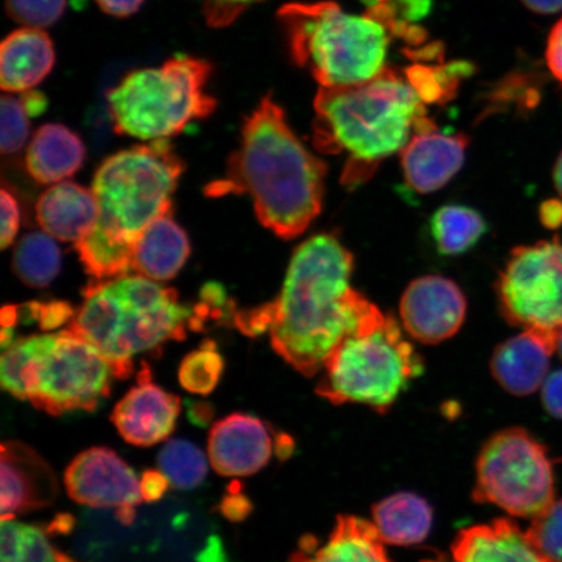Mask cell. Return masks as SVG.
<instances>
[{
	"mask_svg": "<svg viewBox=\"0 0 562 562\" xmlns=\"http://www.w3.org/2000/svg\"><path fill=\"white\" fill-rule=\"evenodd\" d=\"M188 416L196 426H207L214 417L213 406L202 402H188Z\"/></svg>",
	"mask_w": 562,
	"mask_h": 562,
	"instance_id": "cell-45",
	"label": "cell"
},
{
	"mask_svg": "<svg viewBox=\"0 0 562 562\" xmlns=\"http://www.w3.org/2000/svg\"><path fill=\"white\" fill-rule=\"evenodd\" d=\"M293 451V441L291 437H288V435L281 434L279 437H277L276 441V452L279 457V459H288L292 454Z\"/></svg>",
	"mask_w": 562,
	"mask_h": 562,
	"instance_id": "cell-49",
	"label": "cell"
},
{
	"mask_svg": "<svg viewBox=\"0 0 562 562\" xmlns=\"http://www.w3.org/2000/svg\"><path fill=\"white\" fill-rule=\"evenodd\" d=\"M65 483L72 501L91 508L136 507L144 501L136 473L105 447L76 456L67 468Z\"/></svg>",
	"mask_w": 562,
	"mask_h": 562,
	"instance_id": "cell-12",
	"label": "cell"
},
{
	"mask_svg": "<svg viewBox=\"0 0 562 562\" xmlns=\"http://www.w3.org/2000/svg\"><path fill=\"white\" fill-rule=\"evenodd\" d=\"M75 313L67 302L54 301L50 304H38L37 319L44 331H53L72 321Z\"/></svg>",
	"mask_w": 562,
	"mask_h": 562,
	"instance_id": "cell-37",
	"label": "cell"
},
{
	"mask_svg": "<svg viewBox=\"0 0 562 562\" xmlns=\"http://www.w3.org/2000/svg\"><path fill=\"white\" fill-rule=\"evenodd\" d=\"M180 411V398L154 384L149 368L144 367L137 385L116 404L111 420L130 445L153 447L170 438Z\"/></svg>",
	"mask_w": 562,
	"mask_h": 562,
	"instance_id": "cell-15",
	"label": "cell"
},
{
	"mask_svg": "<svg viewBox=\"0 0 562 562\" xmlns=\"http://www.w3.org/2000/svg\"><path fill=\"white\" fill-rule=\"evenodd\" d=\"M207 316L206 304L191 308L181 304L172 288L124 276L89 284L66 329L100 351L115 376L124 379L133 372V357L184 340L188 329L199 331Z\"/></svg>",
	"mask_w": 562,
	"mask_h": 562,
	"instance_id": "cell-4",
	"label": "cell"
},
{
	"mask_svg": "<svg viewBox=\"0 0 562 562\" xmlns=\"http://www.w3.org/2000/svg\"><path fill=\"white\" fill-rule=\"evenodd\" d=\"M262 0H205L203 13L209 25L223 27L234 23L248 7Z\"/></svg>",
	"mask_w": 562,
	"mask_h": 562,
	"instance_id": "cell-35",
	"label": "cell"
},
{
	"mask_svg": "<svg viewBox=\"0 0 562 562\" xmlns=\"http://www.w3.org/2000/svg\"><path fill=\"white\" fill-rule=\"evenodd\" d=\"M0 205H2V234H0V246L2 249L9 248V246L15 240L21 223V214L19 202L13 194L2 189L0 194Z\"/></svg>",
	"mask_w": 562,
	"mask_h": 562,
	"instance_id": "cell-36",
	"label": "cell"
},
{
	"mask_svg": "<svg viewBox=\"0 0 562 562\" xmlns=\"http://www.w3.org/2000/svg\"><path fill=\"white\" fill-rule=\"evenodd\" d=\"M422 370L424 362L397 322L378 311L329 356L316 393L335 405L385 413Z\"/></svg>",
	"mask_w": 562,
	"mask_h": 562,
	"instance_id": "cell-8",
	"label": "cell"
},
{
	"mask_svg": "<svg viewBox=\"0 0 562 562\" xmlns=\"http://www.w3.org/2000/svg\"><path fill=\"white\" fill-rule=\"evenodd\" d=\"M557 346L542 335L524 331L504 341L491 360V372L505 391L529 396L546 382Z\"/></svg>",
	"mask_w": 562,
	"mask_h": 562,
	"instance_id": "cell-20",
	"label": "cell"
},
{
	"mask_svg": "<svg viewBox=\"0 0 562 562\" xmlns=\"http://www.w3.org/2000/svg\"><path fill=\"white\" fill-rule=\"evenodd\" d=\"M101 210L93 191L72 181L46 189L35 205V217L55 240L79 243L100 221Z\"/></svg>",
	"mask_w": 562,
	"mask_h": 562,
	"instance_id": "cell-18",
	"label": "cell"
},
{
	"mask_svg": "<svg viewBox=\"0 0 562 562\" xmlns=\"http://www.w3.org/2000/svg\"><path fill=\"white\" fill-rule=\"evenodd\" d=\"M67 0H5L9 16L31 27H47L65 13Z\"/></svg>",
	"mask_w": 562,
	"mask_h": 562,
	"instance_id": "cell-34",
	"label": "cell"
},
{
	"mask_svg": "<svg viewBox=\"0 0 562 562\" xmlns=\"http://www.w3.org/2000/svg\"><path fill=\"white\" fill-rule=\"evenodd\" d=\"M372 518L384 543L413 546L424 542L430 533L432 509L424 497L398 492L375 504Z\"/></svg>",
	"mask_w": 562,
	"mask_h": 562,
	"instance_id": "cell-25",
	"label": "cell"
},
{
	"mask_svg": "<svg viewBox=\"0 0 562 562\" xmlns=\"http://www.w3.org/2000/svg\"><path fill=\"white\" fill-rule=\"evenodd\" d=\"M540 221L543 226L557 229L562 226V201L548 200L540 206Z\"/></svg>",
	"mask_w": 562,
	"mask_h": 562,
	"instance_id": "cell-44",
	"label": "cell"
},
{
	"mask_svg": "<svg viewBox=\"0 0 562 562\" xmlns=\"http://www.w3.org/2000/svg\"><path fill=\"white\" fill-rule=\"evenodd\" d=\"M279 18L293 61L322 88L358 86L385 69L390 32L368 12L348 15L335 2L288 3Z\"/></svg>",
	"mask_w": 562,
	"mask_h": 562,
	"instance_id": "cell-5",
	"label": "cell"
},
{
	"mask_svg": "<svg viewBox=\"0 0 562 562\" xmlns=\"http://www.w3.org/2000/svg\"><path fill=\"white\" fill-rule=\"evenodd\" d=\"M54 240L45 231H34L18 243L12 267L24 284L45 288L59 276L61 252Z\"/></svg>",
	"mask_w": 562,
	"mask_h": 562,
	"instance_id": "cell-27",
	"label": "cell"
},
{
	"mask_svg": "<svg viewBox=\"0 0 562 562\" xmlns=\"http://www.w3.org/2000/svg\"><path fill=\"white\" fill-rule=\"evenodd\" d=\"M184 164L168 139L131 147L105 159L93 180L101 215L95 234L135 250L143 232L172 210Z\"/></svg>",
	"mask_w": 562,
	"mask_h": 562,
	"instance_id": "cell-6",
	"label": "cell"
},
{
	"mask_svg": "<svg viewBox=\"0 0 562 562\" xmlns=\"http://www.w3.org/2000/svg\"><path fill=\"white\" fill-rule=\"evenodd\" d=\"M114 368L93 346L63 329L30 336V356L23 370L26 400L37 409L61 416L93 412L109 397Z\"/></svg>",
	"mask_w": 562,
	"mask_h": 562,
	"instance_id": "cell-9",
	"label": "cell"
},
{
	"mask_svg": "<svg viewBox=\"0 0 562 562\" xmlns=\"http://www.w3.org/2000/svg\"><path fill=\"white\" fill-rule=\"evenodd\" d=\"M428 228L440 255L453 257L473 249L487 234L488 224L472 207L446 205L435 211Z\"/></svg>",
	"mask_w": 562,
	"mask_h": 562,
	"instance_id": "cell-26",
	"label": "cell"
},
{
	"mask_svg": "<svg viewBox=\"0 0 562 562\" xmlns=\"http://www.w3.org/2000/svg\"><path fill=\"white\" fill-rule=\"evenodd\" d=\"M220 510L224 517L232 522H241L250 516L252 504L248 496L238 492V494H229L223 497L220 504Z\"/></svg>",
	"mask_w": 562,
	"mask_h": 562,
	"instance_id": "cell-41",
	"label": "cell"
},
{
	"mask_svg": "<svg viewBox=\"0 0 562 562\" xmlns=\"http://www.w3.org/2000/svg\"><path fill=\"white\" fill-rule=\"evenodd\" d=\"M422 562H454V560L452 561H449L445 558H435V559H427V560H424Z\"/></svg>",
	"mask_w": 562,
	"mask_h": 562,
	"instance_id": "cell-52",
	"label": "cell"
},
{
	"mask_svg": "<svg viewBox=\"0 0 562 562\" xmlns=\"http://www.w3.org/2000/svg\"><path fill=\"white\" fill-rule=\"evenodd\" d=\"M2 562H59L58 553L37 526L2 518Z\"/></svg>",
	"mask_w": 562,
	"mask_h": 562,
	"instance_id": "cell-29",
	"label": "cell"
},
{
	"mask_svg": "<svg viewBox=\"0 0 562 562\" xmlns=\"http://www.w3.org/2000/svg\"><path fill=\"white\" fill-rule=\"evenodd\" d=\"M75 519L69 515L56 516L53 524L48 526V532L50 533H67L74 529Z\"/></svg>",
	"mask_w": 562,
	"mask_h": 562,
	"instance_id": "cell-48",
	"label": "cell"
},
{
	"mask_svg": "<svg viewBox=\"0 0 562 562\" xmlns=\"http://www.w3.org/2000/svg\"><path fill=\"white\" fill-rule=\"evenodd\" d=\"M115 516L117 518V521H121L123 525H131L133 521H135L136 509L135 507L117 508L115 512Z\"/></svg>",
	"mask_w": 562,
	"mask_h": 562,
	"instance_id": "cell-50",
	"label": "cell"
},
{
	"mask_svg": "<svg viewBox=\"0 0 562 562\" xmlns=\"http://www.w3.org/2000/svg\"><path fill=\"white\" fill-rule=\"evenodd\" d=\"M314 110V147L347 157L341 176L347 187L363 184L384 159L402 153L427 116L406 76L390 68L358 86L321 88Z\"/></svg>",
	"mask_w": 562,
	"mask_h": 562,
	"instance_id": "cell-3",
	"label": "cell"
},
{
	"mask_svg": "<svg viewBox=\"0 0 562 562\" xmlns=\"http://www.w3.org/2000/svg\"><path fill=\"white\" fill-rule=\"evenodd\" d=\"M158 467L175 488L200 487L207 475V461L201 449L184 439H171L158 454Z\"/></svg>",
	"mask_w": 562,
	"mask_h": 562,
	"instance_id": "cell-28",
	"label": "cell"
},
{
	"mask_svg": "<svg viewBox=\"0 0 562 562\" xmlns=\"http://www.w3.org/2000/svg\"><path fill=\"white\" fill-rule=\"evenodd\" d=\"M224 370V360L213 340L202 342L200 349L189 353L179 369V382L193 395L207 396L216 389Z\"/></svg>",
	"mask_w": 562,
	"mask_h": 562,
	"instance_id": "cell-31",
	"label": "cell"
},
{
	"mask_svg": "<svg viewBox=\"0 0 562 562\" xmlns=\"http://www.w3.org/2000/svg\"><path fill=\"white\" fill-rule=\"evenodd\" d=\"M276 441L261 419L244 413L231 414L211 427L209 460L217 474L249 476L270 462Z\"/></svg>",
	"mask_w": 562,
	"mask_h": 562,
	"instance_id": "cell-16",
	"label": "cell"
},
{
	"mask_svg": "<svg viewBox=\"0 0 562 562\" xmlns=\"http://www.w3.org/2000/svg\"><path fill=\"white\" fill-rule=\"evenodd\" d=\"M553 182L557 187L558 192L562 199V151L553 167Z\"/></svg>",
	"mask_w": 562,
	"mask_h": 562,
	"instance_id": "cell-51",
	"label": "cell"
},
{
	"mask_svg": "<svg viewBox=\"0 0 562 562\" xmlns=\"http://www.w3.org/2000/svg\"><path fill=\"white\" fill-rule=\"evenodd\" d=\"M454 562H553L510 519L462 530L452 546Z\"/></svg>",
	"mask_w": 562,
	"mask_h": 562,
	"instance_id": "cell-21",
	"label": "cell"
},
{
	"mask_svg": "<svg viewBox=\"0 0 562 562\" xmlns=\"http://www.w3.org/2000/svg\"><path fill=\"white\" fill-rule=\"evenodd\" d=\"M469 143L463 133L440 132L430 117H422L400 153L406 186L419 194L446 187L461 170Z\"/></svg>",
	"mask_w": 562,
	"mask_h": 562,
	"instance_id": "cell-14",
	"label": "cell"
},
{
	"mask_svg": "<svg viewBox=\"0 0 562 562\" xmlns=\"http://www.w3.org/2000/svg\"><path fill=\"white\" fill-rule=\"evenodd\" d=\"M467 299L453 280L439 276L412 281L400 302V316L413 339L439 344L463 325Z\"/></svg>",
	"mask_w": 562,
	"mask_h": 562,
	"instance_id": "cell-13",
	"label": "cell"
},
{
	"mask_svg": "<svg viewBox=\"0 0 562 562\" xmlns=\"http://www.w3.org/2000/svg\"><path fill=\"white\" fill-rule=\"evenodd\" d=\"M522 3L540 15H552L562 11V0H522Z\"/></svg>",
	"mask_w": 562,
	"mask_h": 562,
	"instance_id": "cell-47",
	"label": "cell"
},
{
	"mask_svg": "<svg viewBox=\"0 0 562 562\" xmlns=\"http://www.w3.org/2000/svg\"><path fill=\"white\" fill-rule=\"evenodd\" d=\"M501 311L512 326L546 337L558 348L562 331V243L513 249L497 280Z\"/></svg>",
	"mask_w": 562,
	"mask_h": 562,
	"instance_id": "cell-11",
	"label": "cell"
},
{
	"mask_svg": "<svg viewBox=\"0 0 562 562\" xmlns=\"http://www.w3.org/2000/svg\"><path fill=\"white\" fill-rule=\"evenodd\" d=\"M191 256L186 231L173 221L172 210L157 217L139 236L133 258L137 276L165 283L173 279Z\"/></svg>",
	"mask_w": 562,
	"mask_h": 562,
	"instance_id": "cell-23",
	"label": "cell"
},
{
	"mask_svg": "<svg viewBox=\"0 0 562 562\" xmlns=\"http://www.w3.org/2000/svg\"><path fill=\"white\" fill-rule=\"evenodd\" d=\"M20 98L31 117L41 115L47 108L46 97L40 91H25V93H21Z\"/></svg>",
	"mask_w": 562,
	"mask_h": 562,
	"instance_id": "cell-46",
	"label": "cell"
},
{
	"mask_svg": "<svg viewBox=\"0 0 562 562\" xmlns=\"http://www.w3.org/2000/svg\"><path fill=\"white\" fill-rule=\"evenodd\" d=\"M355 259L335 235L301 244L276 301L236 315L245 335L269 334L271 346L300 374L314 376L340 344L379 308L350 286Z\"/></svg>",
	"mask_w": 562,
	"mask_h": 562,
	"instance_id": "cell-1",
	"label": "cell"
},
{
	"mask_svg": "<svg viewBox=\"0 0 562 562\" xmlns=\"http://www.w3.org/2000/svg\"><path fill=\"white\" fill-rule=\"evenodd\" d=\"M526 532L548 559L562 562V501L553 502L539 516L533 517Z\"/></svg>",
	"mask_w": 562,
	"mask_h": 562,
	"instance_id": "cell-32",
	"label": "cell"
},
{
	"mask_svg": "<svg viewBox=\"0 0 562 562\" xmlns=\"http://www.w3.org/2000/svg\"><path fill=\"white\" fill-rule=\"evenodd\" d=\"M100 9L115 18H128L136 13L145 0H95Z\"/></svg>",
	"mask_w": 562,
	"mask_h": 562,
	"instance_id": "cell-42",
	"label": "cell"
},
{
	"mask_svg": "<svg viewBox=\"0 0 562 562\" xmlns=\"http://www.w3.org/2000/svg\"><path fill=\"white\" fill-rule=\"evenodd\" d=\"M211 76L207 60L188 55H176L158 68L133 70L109 91L116 132L143 140L179 135L188 124L213 114Z\"/></svg>",
	"mask_w": 562,
	"mask_h": 562,
	"instance_id": "cell-7",
	"label": "cell"
},
{
	"mask_svg": "<svg viewBox=\"0 0 562 562\" xmlns=\"http://www.w3.org/2000/svg\"><path fill=\"white\" fill-rule=\"evenodd\" d=\"M542 402L552 417L562 419V370L554 371L546 379Z\"/></svg>",
	"mask_w": 562,
	"mask_h": 562,
	"instance_id": "cell-39",
	"label": "cell"
},
{
	"mask_svg": "<svg viewBox=\"0 0 562 562\" xmlns=\"http://www.w3.org/2000/svg\"><path fill=\"white\" fill-rule=\"evenodd\" d=\"M472 74L469 63H451L440 66H413L405 76L425 104L446 103L457 93L463 77Z\"/></svg>",
	"mask_w": 562,
	"mask_h": 562,
	"instance_id": "cell-30",
	"label": "cell"
},
{
	"mask_svg": "<svg viewBox=\"0 0 562 562\" xmlns=\"http://www.w3.org/2000/svg\"><path fill=\"white\" fill-rule=\"evenodd\" d=\"M2 154L10 156L16 154L25 146L27 137H30L31 123L30 114L25 109L21 98L10 94L2 97Z\"/></svg>",
	"mask_w": 562,
	"mask_h": 562,
	"instance_id": "cell-33",
	"label": "cell"
},
{
	"mask_svg": "<svg viewBox=\"0 0 562 562\" xmlns=\"http://www.w3.org/2000/svg\"><path fill=\"white\" fill-rule=\"evenodd\" d=\"M86 146L74 131L63 124H45L34 133L25 154V167L32 179L44 186L58 184L80 170Z\"/></svg>",
	"mask_w": 562,
	"mask_h": 562,
	"instance_id": "cell-24",
	"label": "cell"
},
{
	"mask_svg": "<svg viewBox=\"0 0 562 562\" xmlns=\"http://www.w3.org/2000/svg\"><path fill=\"white\" fill-rule=\"evenodd\" d=\"M170 484L168 477L160 470H146L139 480L140 495L147 503L158 502L165 496Z\"/></svg>",
	"mask_w": 562,
	"mask_h": 562,
	"instance_id": "cell-38",
	"label": "cell"
},
{
	"mask_svg": "<svg viewBox=\"0 0 562 562\" xmlns=\"http://www.w3.org/2000/svg\"><path fill=\"white\" fill-rule=\"evenodd\" d=\"M55 48L40 27L25 26L7 35L0 48V86L4 93H25L50 75Z\"/></svg>",
	"mask_w": 562,
	"mask_h": 562,
	"instance_id": "cell-22",
	"label": "cell"
},
{
	"mask_svg": "<svg viewBox=\"0 0 562 562\" xmlns=\"http://www.w3.org/2000/svg\"><path fill=\"white\" fill-rule=\"evenodd\" d=\"M553 468L547 449L524 428H507L483 446L474 498L516 517H537L553 503Z\"/></svg>",
	"mask_w": 562,
	"mask_h": 562,
	"instance_id": "cell-10",
	"label": "cell"
},
{
	"mask_svg": "<svg viewBox=\"0 0 562 562\" xmlns=\"http://www.w3.org/2000/svg\"><path fill=\"white\" fill-rule=\"evenodd\" d=\"M557 350L559 351L560 358L562 360V331H561V334L559 336Z\"/></svg>",
	"mask_w": 562,
	"mask_h": 562,
	"instance_id": "cell-53",
	"label": "cell"
},
{
	"mask_svg": "<svg viewBox=\"0 0 562 562\" xmlns=\"http://www.w3.org/2000/svg\"><path fill=\"white\" fill-rule=\"evenodd\" d=\"M384 544L374 524L341 516L323 543L312 536L302 538L290 562H392Z\"/></svg>",
	"mask_w": 562,
	"mask_h": 562,
	"instance_id": "cell-19",
	"label": "cell"
},
{
	"mask_svg": "<svg viewBox=\"0 0 562 562\" xmlns=\"http://www.w3.org/2000/svg\"><path fill=\"white\" fill-rule=\"evenodd\" d=\"M2 518L45 508L54 503L58 483L50 467L32 448L9 441L2 446Z\"/></svg>",
	"mask_w": 562,
	"mask_h": 562,
	"instance_id": "cell-17",
	"label": "cell"
},
{
	"mask_svg": "<svg viewBox=\"0 0 562 562\" xmlns=\"http://www.w3.org/2000/svg\"><path fill=\"white\" fill-rule=\"evenodd\" d=\"M327 165L301 143L272 95L245 119L240 147L210 196L248 194L262 226L291 240L311 227L322 211Z\"/></svg>",
	"mask_w": 562,
	"mask_h": 562,
	"instance_id": "cell-2",
	"label": "cell"
},
{
	"mask_svg": "<svg viewBox=\"0 0 562 562\" xmlns=\"http://www.w3.org/2000/svg\"><path fill=\"white\" fill-rule=\"evenodd\" d=\"M546 61L554 79L562 82V19L548 35Z\"/></svg>",
	"mask_w": 562,
	"mask_h": 562,
	"instance_id": "cell-40",
	"label": "cell"
},
{
	"mask_svg": "<svg viewBox=\"0 0 562 562\" xmlns=\"http://www.w3.org/2000/svg\"><path fill=\"white\" fill-rule=\"evenodd\" d=\"M396 13H402L406 21H417L430 11V0H391Z\"/></svg>",
	"mask_w": 562,
	"mask_h": 562,
	"instance_id": "cell-43",
	"label": "cell"
}]
</instances>
